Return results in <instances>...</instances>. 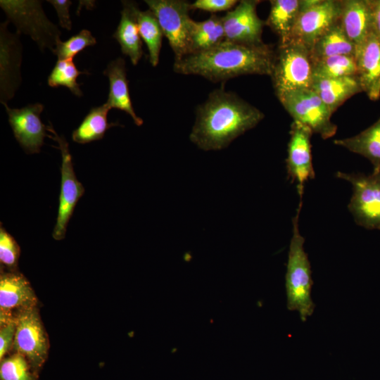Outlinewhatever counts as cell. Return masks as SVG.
<instances>
[{
  "instance_id": "cell-1",
  "label": "cell",
  "mask_w": 380,
  "mask_h": 380,
  "mask_svg": "<svg viewBox=\"0 0 380 380\" xmlns=\"http://www.w3.org/2000/svg\"><path fill=\"white\" fill-rule=\"evenodd\" d=\"M264 117L258 108L222 87L210 92L196 108L189 139L202 150H221Z\"/></svg>"
},
{
  "instance_id": "cell-2",
  "label": "cell",
  "mask_w": 380,
  "mask_h": 380,
  "mask_svg": "<svg viewBox=\"0 0 380 380\" xmlns=\"http://www.w3.org/2000/svg\"><path fill=\"white\" fill-rule=\"evenodd\" d=\"M275 50L269 44L248 46L227 41L175 60L173 70L201 76L213 82L244 75L270 76Z\"/></svg>"
},
{
  "instance_id": "cell-3",
  "label": "cell",
  "mask_w": 380,
  "mask_h": 380,
  "mask_svg": "<svg viewBox=\"0 0 380 380\" xmlns=\"http://www.w3.org/2000/svg\"><path fill=\"white\" fill-rule=\"evenodd\" d=\"M302 208V199L293 218V235L291 239L286 273L287 308L298 312L303 322L314 311L311 298L312 286L310 263L304 250L305 239L299 231L298 220Z\"/></svg>"
},
{
  "instance_id": "cell-4",
  "label": "cell",
  "mask_w": 380,
  "mask_h": 380,
  "mask_svg": "<svg viewBox=\"0 0 380 380\" xmlns=\"http://www.w3.org/2000/svg\"><path fill=\"white\" fill-rule=\"evenodd\" d=\"M312 65L310 50L305 45L294 41L279 44L270 76L276 96L312 89Z\"/></svg>"
},
{
  "instance_id": "cell-5",
  "label": "cell",
  "mask_w": 380,
  "mask_h": 380,
  "mask_svg": "<svg viewBox=\"0 0 380 380\" xmlns=\"http://www.w3.org/2000/svg\"><path fill=\"white\" fill-rule=\"evenodd\" d=\"M0 6L17 32L28 34L44 51L54 49L61 32L46 16L41 1L35 0H1Z\"/></svg>"
},
{
  "instance_id": "cell-6",
  "label": "cell",
  "mask_w": 380,
  "mask_h": 380,
  "mask_svg": "<svg viewBox=\"0 0 380 380\" xmlns=\"http://www.w3.org/2000/svg\"><path fill=\"white\" fill-rule=\"evenodd\" d=\"M277 98L293 121L306 126L312 133L324 139L336 134L337 126L331 119L333 113L312 89L291 91Z\"/></svg>"
},
{
  "instance_id": "cell-7",
  "label": "cell",
  "mask_w": 380,
  "mask_h": 380,
  "mask_svg": "<svg viewBox=\"0 0 380 380\" xmlns=\"http://www.w3.org/2000/svg\"><path fill=\"white\" fill-rule=\"evenodd\" d=\"M156 15L175 53V60L191 53L189 2L184 0H145Z\"/></svg>"
},
{
  "instance_id": "cell-8",
  "label": "cell",
  "mask_w": 380,
  "mask_h": 380,
  "mask_svg": "<svg viewBox=\"0 0 380 380\" xmlns=\"http://www.w3.org/2000/svg\"><path fill=\"white\" fill-rule=\"evenodd\" d=\"M336 177L353 186L348 208L355 222L367 229H380V169L368 175L337 172Z\"/></svg>"
},
{
  "instance_id": "cell-9",
  "label": "cell",
  "mask_w": 380,
  "mask_h": 380,
  "mask_svg": "<svg viewBox=\"0 0 380 380\" xmlns=\"http://www.w3.org/2000/svg\"><path fill=\"white\" fill-rule=\"evenodd\" d=\"M302 6L290 41L311 50L317 40L338 21L341 0H302Z\"/></svg>"
},
{
  "instance_id": "cell-10",
  "label": "cell",
  "mask_w": 380,
  "mask_h": 380,
  "mask_svg": "<svg viewBox=\"0 0 380 380\" xmlns=\"http://www.w3.org/2000/svg\"><path fill=\"white\" fill-rule=\"evenodd\" d=\"M47 130L53 135H49V137L58 142L62 157L59 205L53 232V238L56 240H61L65 236L68 222L77 201L84 193V188L75 174L72 156L65 138L63 136H58L51 125L47 126Z\"/></svg>"
},
{
  "instance_id": "cell-11",
  "label": "cell",
  "mask_w": 380,
  "mask_h": 380,
  "mask_svg": "<svg viewBox=\"0 0 380 380\" xmlns=\"http://www.w3.org/2000/svg\"><path fill=\"white\" fill-rule=\"evenodd\" d=\"M13 348L23 355L37 369L43 365L48 351V341L36 307L18 311Z\"/></svg>"
},
{
  "instance_id": "cell-12",
  "label": "cell",
  "mask_w": 380,
  "mask_h": 380,
  "mask_svg": "<svg viewBox=\"0 0 380 380\" xmlns=\"http://www.w3.org/2000/svg\"><path fill=\"white\" fill-rule=\"evenodd\" d=\"M258 0H242L222 17L224 41L248 46H260L265 21L257 14Z\"/></svg>"
},
{
  "instance_id": "cell-13",
  "label": "cell",
  "mask_w": 380,
  "mask_h": 380,
  "mask_svg": "<svg viewBox=\"0 0 380 380\" xmlns=\"http://www.w3.org/2000/svg\"><path fill=\"white\" fill-rule=\"evenodd\" d=\"M312 132L306 126L293 122L287 147L286 168L287 178L296 182L297 191L302 199L304 186L308 179L315 177L311 153L310 139Z\"/></svg>"
},
{
  "instance_id": "cell-14",
  "label": "cell",
  "mask_w": 380,
  "mask_h": 380,
  "mask_svg": "<svg viewBox=\"0 0 380 380\" xmlns=\"http://www.w3.org/2000/svg\"><path fill=\"white\" fill-rule=\"evenodd\" d=\"M4 106L8 115V122L13 134L27 153H38L44 144L47 126L41 120L44 110L42 103L29 104L21 108H11L7 103Z\"/></svg>"
},
{
  "instance_id": "cell-15",
  "label": "cell",
  "mask_w": 380,
  "mask_h": 380,
  "mask_svg": "<svg viewBox=\"0 0 380 380\" xmlns=\"http://www.w3.org/2000/svg\"><path fill=\"white\" fill-rule=\"evenodd\" d=\"M8 22L7 20L1 24L0 32V100L3 105L13 98L21 82L20 33H10L6 27Z\"/></svg>"
},
{
  "instance_id": "cell-16",
  "label": "cell",
  "mask_w": 380,
  "mask_h": 380,
  "mask_svg": "<svg viewBox=\"0 0 380 380\" xmlns=\"http://www.w3.org/2000/svg\"><path fill=\"white\" fill-rule=\"evenodd\" d=\"M356 77L372 101L380 98V38L374 30L356 46Z\"/></svg>"
},
{
  "instance_id": "cell-17",
  "label": "cell",
  "mask_w": 380,
  "mask_h": 380,
  "mask_svg": "<svg viewBox=\"0 0 380 380\" xmlns=\"http://www.w3.org/2000/svg\"><path fill=\"white\" fill-rule=\"evenodd\" d=\"M338 22L355 46L360 44L374 30L370 0H341Z\"/></svg>"
},
{
  "instance_id": "cell-18",
  "label": "cell",
  "mask_w": 380,
  "mask_h": 380,
  "mask_svg": "<svg viewBox=\"0 0 380 380\" xmlns=\"http://www.w3.org/2000/svg\"><path fill=\"white\" fill-rule=\"evenodd\" d=\"M37 297L27 279L15 272H3L0 277V312L11 314L36 307Z\"/></svg>"
},
{
  "instance_id": "cell-19",
  "label": "cell",
  "mask_w": 380,
  "mask_h": 380,
  "mask_svg": "<svg viewBox=\"0 0 380 380\" xmlns=\"http://www.w3.org/2000/svg\"><path fill=\"white\" fill-rule=\"evenodd\" d=\"M121 18L113 37L118 42L122 53L136 65L143 56L142 41L137 24V4L122 1Z\"/></svg>"
},
{
  "instance_id": "cell-20",
  "label": "cell",
  "mask_w": 380,
  "mask_h": 380,
  "mask_svg": "<svg viewBox=\"0 0 380 380\" xmlns=\"http://www.w3.org/2000/svg\"><path fill=\"white\" fill-rule=\"evenodd\" d=\"M103 75L109 80V94L106 102L110 108H117L129 115L137 126L144 121L139 118L132 106L129 96L125 61L118 58L110 61L103 71Z\"/></svg>"
},
{
  "instance_id": "cell-21",
  "label": "cell",
  "mask_w": 380,
  "mask_h": 380,
  "mask_svg": "<svg viewBox=\"0 0 380 380\" xmlns=\"http://www.w3.org/2000/svg\"><path fill=\"white\" fill-rule=\"evenodd\" d=\"M312 89L332 113L346 100L362 92L356 76L314 79Z\"/></svg>"
},
{
  "instance_id": "cell-22",
  "label": "cell",
  "mask_w": 380,
  "mask_h": 380,
  "mask_svg": "<svg viewBox=\"0 0 380 380\" xmlns=\"http://www.w3.org/2000/svg\"><path fill=\"white\" fill-rule=\"evenodd\" d=\"M302 8V0L270 1V10L265 23L278 37L279 44L290 42Z\"/></svg>"
},
{
  "instance_id": "cell-23",
  "label": "cell",
  "mask_w": 380,
  "mask_h": 380,
  "mask_svg": "<svg viewBox=\"0 0 380 380\" xmlns=\"http://www.w3.org/2000/svg\"><path fill=\"white\" fill-rule=\"evenodd\" d=\"M334 143L368 159L373 170L380 169V118L359 134Z\"/></svg>"
},
{
  "instance_id": "cell-24",
  "label": "cell",
  "mask_w": 380,
  "mask_h": 380,
  "mask_svg": "<svg viewBox=\"0 0 380 380\" xmlns=\"http://www.w3.org/2000/svg\"><path fill=\"white\" fill-rule=\"evenodd\" d=\"M355 45L348 39L338 21L322 34L310 50L312 60L334 56L355 57Z\"/></svg>"
},
{
  "instance_id": "cell-25",
  "label": "cell",
  "mask_w": 380,
  "mask_h": 380,
  "mask_svg": "<svg viewBox=\"0 0 380 380\" xmlns=\"http://www.w3.org/2000/svg\"><path fill=\"white\" fill-rule=\"evenodd\" d=\"M222 17L213 14L203 21L192 20L191 24V53L211 49L224 41Z\"/></svg>"
},
{
  "instance_id": "cell-26",
  "label": "cell",
  "mask_w": 380,
  "mask_h": 380,
  "mask_svg": "<svg viewBox=\"0 0 380 380\" xmlns=\"http://www.w3.org/2000/svg\"><path fill=\"white\" fill-rule=\"evenodd\" d=\"M110 107L104 104L92 108L81 124L76 128L72 134V140L78 144H87L101 139L107 129L118 123H108L107 115Z\"/></svg>"
},
{
  "instance_id": "cell-27",
  "label": "cell",
  "mask_w": 380,
  "mask_h": 380,
  "mask_svg": "<svg viewBox=\"0 0 380 380\" xmlns=\"http://www.w3.org/2000/svg\"><path fill=\"white\" fill-rule=\"evenodd\" d=\"M137 24L141 38L148 50L149 62L152 66L156 67L159 62L164 36L161 27L156 15L150 9L144 11L139 10Z\"/></svg>"
},
{
  "instance_id": "cell-28",
  "label": "cell",
  "mask_w": 380,
  "mask_h": 380,
  "mask_svg": "<svg viewBox=\"0 0 380 380\" xmlns=\"http://www.w3.org/2000/svg\"><path fill=\"white\" fill-rule=\"evenodd\" d=\"M313 61L314 79H331L356 76L355 57L334 56Z\"/></svg>"
},
{
  "instance_id": "cell-29",
  "label": "cell",
  "mask_w": 380,
  "mask_h": 380,
  "mask_svg": "<svg viewBox=\"0 0 380 380\" xmlns=\"http://www.w3.org/2000/svg\"><path fill=\"white\" fill-rule=\"evenodd\" d=\"M81 74H89V72L80 71L72 59L58 60L48 77V84L51 87L64 86L75 96H82L80 84L77 82V78Z\"/></svg>"
},
{
  "instance_id": "cell-30",
  "label": "cell",
  "mask_w": 380,
  "mask_h": 380,
  "mask_svg": "<svg viewBox=\"0 0 380 380\" xmlns=\"http://www.w3.org/2000/svg\"><path fill=\"white\" fill-rule=\"evenodd\" d=\"M96 43V40L90 31L82 30L65 42L60 39L52 52L58 56V60L72 59L86 47L93 46Z\"/></svg>"
},
{
  "instance_id": "cell-31",
  "label": "cell",
  "mask_w": 380,
  "mask_h": 380,
  "mask_svg": "<svg viewBox=\"0 0 380 380\" xmlns=\"http://www.w3.org/2000/svg\"><path fill=\"white\" fill-rule=\"evenodd\" d=\"M1 380H34L25 357L19 353L1 360Z\"/></svg>"
},
{
  "instance_id": "cell-32",
  "label": "cell",
  "mask_w": 380,
  "mask_h": 380,
  "mask_svg": "<svg viewBox=\"0 0 380 380\" xmlns=\"http://www.w3.org/2000/svg\"><path fill=\"white\" fill-rule=\"evenodd\" d=\"M20 249L15 239L0 227V261L11 270L17 267Z\"/></svg>"
},
{
  "instance_id": "cell-33",
  "label": "cell",
  "mask_w": 380,
  "mask_h": 380,
  "mask_svg": "<svg viewBox=\"0 0 380 380\" xmlns=\"http://www.w3.org/2000/svg\"><path fill=\"white\" fill-rule=\"evenodd\" d=\"M236 0H196L190 4L191 10H201L212 13L228 11L238 4Z\"/></svg>"
},
{
  "instance_id": "cell-34",
  "label": "cell",
  "mask_w": 380,
  "mask_h": 380,
  "mask_svg": "<svg viewBox=\"0 0 380 380\" xmlns=\"http://www.w3.org/2000/svg\"><path fill=\"white\" fill-rule=\"evenodd\" d=\"M16 330L15 317L11 318L6 324L1 325L0 330V359L13 346Z\"/></svg>"
},
{
  "instance_id": "cell-35",
  "label": "cell",
  "mask_w": 380,
  "mask_h": 380,
  "mask_svg": "<svg viewBox=\"0 0 380 380\" xmlns=\"http://www.w3.org/2000/svg\"><path fill=\"white\" fill-rule=\"evenodd\" d=\"M55 8L61 27L68 30L72 28V22L69 14V7L72 1L69 0H49Z\"/></svg>"
},
{
  "instance_id": "cell-36",
  "label": "cell",
  "mask_w": 380,
  "mask_h": 380,
  "mask_svg": "<svg viewBox=\"0 0 380 380\" xmlns=\"http://www.w3.org/2000/svg\"><path fill=\"white\" fill-rule=\"evenodd\" d=\"M373 15L374 28L380 38V0H370Z\"/></svg>"
}]
</instances>
